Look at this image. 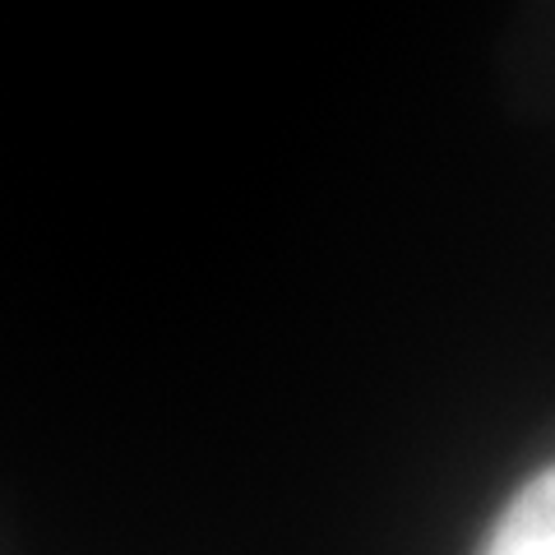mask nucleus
I'll list each match as a JSON object with an SVG mask.
<instances>
[{
	"label": "nucleus",
	"instance_id": "1",
	"mask_svg": "<svg viewBox=\"0 0 555 555\" xmlns=\"http://www.w3.org/2000/svg\"><path fill=\"white\" fill-rule=\"evenodd\" d=\"M481 555H555V467L518 486L481 542Z\"/></svg>",
	"mask_w": 555,
	"mask_h": 555
}]
</instances>
